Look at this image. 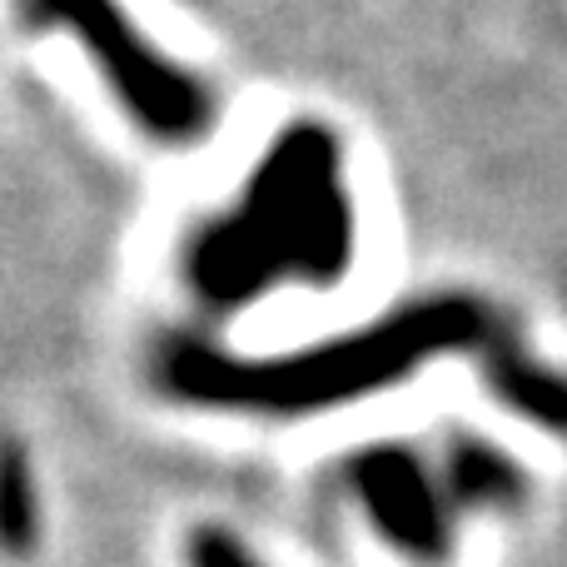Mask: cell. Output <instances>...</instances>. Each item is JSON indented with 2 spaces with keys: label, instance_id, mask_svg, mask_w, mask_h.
<instances>
[{
  "label": "cell",
  "instance_id": "52a82bcc",
  "mask_svg": "<svg viewBox=\"0 0 567 567\" xmlns=\"http://www.w3.org/2000/svg\"><path fill=\"white\" fill-rule=\"evenodd\" d=\"M35 533H40V508H35V488H30V463L25 449L10 443L6 453V543L10 553H30L35 548Z\"/></svg>",
  "mask_w": 567,
  "mask_h": 567
},
{
  "label": "cell",
  "instance_id": "277c9868",
  "mask_svg": "<svg viewBox=\"0 0 567 567\" xmlns=\"http://www.w3.org/2000/svg\"><path fill=\"white\" fill-rule=\"evenodd\" d=\"M349 493L359 498L369 528L389 543L399 558L439 567L453 558V528H458V503L449 493L443 463L433 468L409 443H373L353 453Z\"/></svg>",
  "mask_w": 567,
  "mask_h": 567
},
{
  "label": "cell",
  "instance_id": "ba28073f",
  "mask_svg": "<svg viewBox=\"0 0 567 567\" xmlns=\"http://www.w3.org/2000/svg\"><path fill=\"white\" fill-rule=\"evenodd\" d=\"M185 567H265V563H259L235 533L205 523V528H195L185 538Z\"/></svg>",
  "mask_w": 567,
  "mask_h": 567
},
{
  "label": "cell",
  "instance_id": "5b68a950",
  "mask_svg": "<svg viewBox=\"0 0 567 567\" xmlns=\"http://www.w3.org/2000/svg\"><path fill=\"white\" fill-rule=\"evenodd\" d=\"M478 373H483V383H488V393L508 413L528 419L533 429L553 433V439H567V373L543 363L513 319L503 323L498 339L483 349Z\"/></svg>",
  "mask_w": 567,
  "mask_h": 567
},
{
  "label": "cell",
  "instance_id": "3957f363",
  "mask_svg": "<svg viewBox=\"0 0 567 567\" xmlns=\"http://www.w3.org/2000/svg\"><path fill=\"white\" fill-rule=\"evenodd\" d=\"M20 10L30 30H65L85 50L140 135L159 145H195L215 130V90L205 75L145 40L120 0H20Z\"/></svg>",
  "mask_w": 567,
  "mask_h": 567
},
{
  "label": "cell",
  "instance_id": "7a4b0ae2",
  "mask_svg": "<svg viewBox=\"0 0 567 567\" xmlns=\"http://www.w3.org/2000/svg\"><path fill=\"white\" fill-rule=\"evenodd\" d=\"M359 219L343 145L323 120H289L235 205L199 219L179 249V279L205 309L235 313L269 289H333L353 269Z\"/></svg>",
  "mask_w": 567,
  "mask_h": 567
},
{
  "label": "cell",
  "instance_id": "8992f818",
  "mask_svg": "<svg viewBox=\"0 0 567 567\" xmlns=\"http://www.w3.org/2000/svg\"><path fill=\"white\" fill-rule=\"evenodd\" d=\"M443 478L458 513H513L528 498V473L478 433H449L443 443Z\"/></svg>",
  "mask_w": 567,
  "mask_h": 567
},
{
  "label": "cell",
  "instance_id": "6da1fadb",
  "mask_svg": "<svg viewBox=\"0 0 567 567\" xmlns=\"http://www.w3.org/2000/svg\"><path fill=\"white\" fill-rule=\"evenodd\" d=\"M503 323L508 313L493 299L468 289H443L399 303L363 329L309 343L299 353H279V359L225 353L195 333H169L155 349V383L165 399L189 403V409L245 413V419H303V413L369 399L443 353H468L478 363Z\"/></svg>",
  "mask_w": 567,
  "mask_h": 567
}]
</instances>
